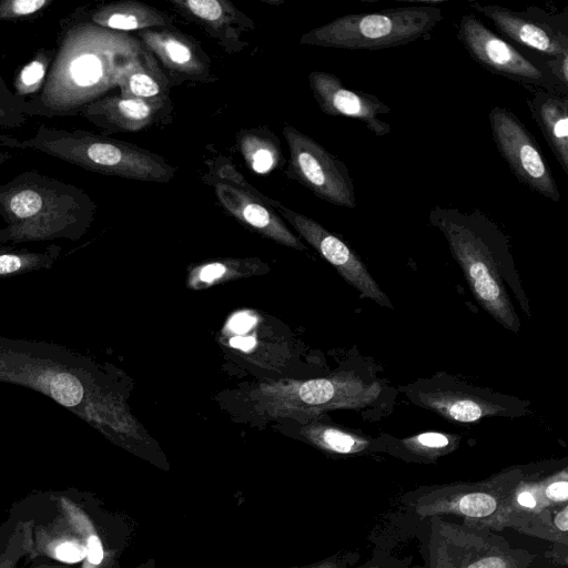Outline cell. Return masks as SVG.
Returning a JSON list of instances; mask_svg holds the SVG:
<instances>
[{
    "label": "cell",
    "mask_w": 568,
    "mask_h": 568,
    "mask_svg": "<svg viewBox=\"0 0 568 568\" xmlns=\"http://www.w3.org/2000/svg\"><path fill=\"white\" fill-rule=\"evenodd\" d=\"M0 383L50 397L122 446L142 439L141 425L102 367L68 347L0 336Z\"/></svg>",
    "instance_id": "cell-1"
},
{
    "label": "cell",
    "mask_w": 568,
    "mask_h": 568,
    "mask_svg": "<svg viewBox=\"0 0 568 568\" xmlns=\"http://www.w3.org/2000/svg\"><path fill=\"white\" fill-rule=\"evenodd\" d=\"M54 57L41 91L27 100L30 116L79 115L118 88L124 73L145 53L134 36L91 22L83 8L60 21Z\"/></svg>",
    "instance_id": "cell-2"
},
{
    "label": "cell",
    "mask_w": 568,
    "mask_h": 568,
    "mask_svg": "<svg viewBox=\"0 0 568 568\" xmlns=\"http://www.w3.org/2000/svg\"><path fill=\"white\" fill-rule=\"evenodd\" d=\"M95 213V202L81 187L28 170L0 185V244L78 241Z\"/></svg>",
    "instance_id": "cell-3"
},
{
    "label": "cell",
    "mask_w": 568,
    "mask_h": 568,
    "mask_svg": "<svg viewBox=\"0 0 568 568\" xmlns=\"http://www.w3.org/2000/svg\"><path fill=\"white\" fill-rule=\"evenodd\" d=\"M18 501L32 519L34 557L72 568H112L99 506L90 494L75 488L34 491Z\"/></svg>",
    "instance_id": "cell-4"
},
{
    "label": "cell",
    "mask_w": 568,
    "mask_h": 568,
    "mask_svg": "<svg viewBox=\"0 0 568 568\" xmlns=\"http://www.w3.org/2000/svg\"><path fill=\"white\" fill-rule=\"evenodd\" d=\"M429 223L445 236L480 306L504 327L518 332L519 322L503 284L499 257L507 255V239L483 212L434 206Z\"/></svg>",
    "instance_id": "cell-5"
},
{
    "label": "cell",
    "mask_w": 568,
    "mask_h": 568,
    "mask_svg": "<svg viewBox=\"0 0 568 568\" xmlns=\"http://www.w3.org/2000/svg\"><path fill=\"white\" fill-rule=\"evenodd\" d=\"M0 145L43 153L91 172L144 182L166 183L175 174V168L164 158L134 144L44 123L32 136L18 140L6 135Z\"/></svg>",
    "instance_id": "cell-6"
},
{
    "label": "cell",
    "mask_w": 568,
    "mask_h": 568,
    "mask_svg": "<svg viewBox=\"0 0 568 568\" xmlns=\"http://www.w3.org/2000/svg\"><path fill=\"white\" fill-rule=\"evenodd\" d=\"M382 387L352 373L306 381L263 382L250 392L253 410L270 419L311 418L326 410L361 408L375 402Z\"/></svg>",
    "instance_id": "cell-7"
},
{
    "label": "cell",
    "mask_w": 568,
    "mask_h": 568,
    "mask_svg": "<svg viewBox=\"0 0 568 568\" xmlns=\"http://www.w3.org/2000/svg\"><path fill=\"white\" fill-rule=\"evenodd\" d=\"M443 20L434 4L388 8L334 19L304 33L302 44L346 50H379L426 38Z\"/></svg>",
    "instance_id": "cell-8"
},
{
    "label": "cell",
    "mask_w": 568,
    "mask_h": 568,
    "mask_svg": "<svg viewBox=\"0 0 568 568\" xmlns=\"http://www.w3.org/2000/svg\"><path fill=\"white\" fill-rule=\"evenodd\" d=\"M457 39L468 54L487 71L517 82L529 90L568 95V87L552 77L544 60L531 59L490 30L475 14L460 18Z\"/></svg>",
    "instance_id": "cell-9"
},
{
    "label": "cell",
    "mask_w": 568,
    "mask_h": 568,
    "mask_svg": "<svg viewBox=\"0 0 568 568\" xmlns=\"http://www.w3.org/2000/svg\"><path fill=\"white\" fill-rule=\"evenodd\" d=\"M283 135L293 178L322 200L355 209V186L346 164L291 124H285Z\"/></svg>",
    "instance_id": "cell-10"
},
{
    "label": "cell",
    "mask_w": 568,
    "mask_h": 568,
    "mask_svg": "<svg viewBox=\"0 0 568 568\" xmlns=\"http://www.w3.org/2000/svg\"><path fill=\"white\" fill-rule=\"evenodd\" d=\"M495 145L516 179L539 195L558 203L560 192L536 139L509 109L496 105L488 113Z\"/></svg>",
    "instance_id": "cell-11"
},
{
    "label": "cell",
    "mask_w": 568,
    "mask_h": 568,
    "mask_svg": "<svg viewBox=\"0 0 568 568\" xmlns=\"http://www.w3.org/2000/svg\"><path fill=\"white\" fill-rule=\"evenodd\" d=\"M514 43L539 54L544 60L568 57V14L550 13L537 7L515 11L497 4L469 2Z\"/></svg>",
    "instance_id": "cell-12"
},
{
    "label": "cell",
    "mask_w": 568,
    "mask_h": 568,
    "mask_svg": "<svg viewBox=\"0 0 568 568\" xmlns=\"http://www.w3.org/2000/svg\"><path fill=\"white\" fill-rule=\"evenodd\" d=\"M214 182V190L222 206L241 223L256 233L288 247L305 250V245L290 231L280 215L273 210L274 202L258 193L235 171Z\"/></svg>",
    "instance_id": "cell-13"
},
{
    "label": "cell",
    "mask_w": 568,
    "mask_h": 568,
    "mask_svg": "<svg viewBox=\"0 0 568 568\" xmlns=\"http://www.w3.org/2000/svg\"><path fill=\"white\" fill-rule=\"evenodd\" d=\"M275 209L363 296L375 301L381 306L393 308L390 301L368 273L364 263L345 242L318 222L281 203Z\"/></svg>",
    "instance_id": "cell-14"
},
{
    "label": "cell",
    "mask_w": 568,
    "mask_h": 568,
    "mask_svg": "<svg viewBox=\"0 0 568 568\" xmlns=\"http://www.w3.org/2000/svg\"><path fill=\"white\" fill-rule=\"evenodd\" d=\"M308 83L320 109L327 115L345 116L363 122L377 136L390 132V125L381 115L390 113V108L376 95L351 90L339 78L326 71H312Z\"/></svg>",
    "instance_id": "cell-15"
},
{
    "label": "cell",
    "mask_w": 568,
    "mask_h": 568,
    "mask_svg": "<svg viewBox=\"0 0 568 568\" xmlns=\"http://www.w3.org/2000/svg\"><path fill=\"white\" fill-rule=\"evenodd\" d=\"M138 39L179 82L209 81L210 59L200 44L175 29L139 31Z\"/></svg>",
    "instance_id": "cell-16"
},
{
    "label": "cell",
    "mask_w": 568,
    "mask_h": 568,
    "mask_svg": "<svg viewBox=\"0 0 568 568\" xmlns=\"http://www.w3.org/2000/svg\"><path fill=\"white\" fill-rule=\"evenodd\" d=\"M172 104L162 99H132L105 95L87 105L79 115L108 133L138 132L169 115Z\"/></svg>",
    "instance_id": "cell-17"
},
{
    "label": "cell",
    "mask_w": 568,
    "mask_h": 568,
    "mask_svg": "<svg viewBox=\"0 0 568 568\" xmlns=\"http://www.w3.org/2000/svg\"><path fill=\"white\" fill-rule=\"evenodd\" d=\"M174 9L202 27L229 53L242 51L247 43L241 37L253 30L252 19L227 0H169Z\"/></svg>",
    "instance_id": "cell-18"
},
{
    "label": "cell",
    "mask_w": 568,
    "mask_h": 568,
    "mask_svg": "<svg viewBox=\"0 0 568 568\" xmlns=\"http://www.w3.org/2000/svg\"><path fill=\"white\" fill-rule=\"evenodd\" d=\"M527 106L562 171L568 174V95L530 90Z\"/></svg>",
    "instance_id": "cell-19"
},
{
    "label": "cell",
    "mask_w": 568,
    "mask_h": 568,
    "mask_svg": "<svg viewBox=\"0 0 568 568\" xmlns=\"http://www.w3.org/2000/svg\"><path fill=\"white\" fill-rule=\"evenodd\" d=\"M85 10L88 19L106 29L126 32L152 29H174L172 17L140 1L110 2Z\"/></svg>",
    "instance_id": "cell-20"
},
{
    "label": "cell",
    "mask_w": 568,
    "mask_h": 568,
    "mask_svg": "<svg viewBox=\"0 0 568 568\" xmlns=\"http://www.w3.org/2000/svg\"><path fill=\"white\" fill-rule=\"evenodd\" d=\"M419 405L448 420L473 423L485 416L505 413L500 404L466 392L434 389L418 393Z\"/></svg>",
    "instance_id": "cell-21"
},
{
    "label": "cell",
    "mask_w": 568,
    "mask_h": 568,
    "mask_svg": "<svg viewBox=\"0 0 568 568\" xmlns=\"http://www.w3.org/2000/svg\"><path fill=\"white\" fill-rule=\"evenodd\" d=\"M34 558L32 519L16 501L0 524V568H27Z\"/></svg>",
    "instance_id": "cell-22"
},
{
    "label": "cell",
    "mask_w": 568,
    "mask_h": 568,
    "mask_svg": "<svg viewBox=\"0 0 568 568\" xmlns=\"http://www.w3.org/2000/svg\"><path fill=\"white\" fill-rule=\"evenodd\" d=\"M170 80L155 57L146 49L119 82L120 95L132 99H162L169 97Z\"/></svg>",
    "instance_id": "cell-23"
},
{
    "label": "cell",
    "mask_w": 568,
    "mask_h": 568,
    "mask_svg": "<svg viewBox=\"0 0 568 568\" xmlns=\"http://www.w3.org/2000/svg\"><path fill=\"white\" fill-rule=\"evenodd\" d=\"M263 263L255 258H227L192 268L189 273V285L192 288H203L225 281L246 277L261 273Z\"/></svg>",
    "instance_id": "cell-24"
},
{
    "label": "cell",
    "mask_w": 568,
    "mask_h": 568,
    "mask_svg": "<svg viewBox=\"0 0 568 568\" xmlns=\"http://www.w3.org/2000/svg\"><path fill=\"white\" fill-rule=\"evenodd\" d=\"M300 434L314 446L336 454H354L368 446V440L358 434L317 422L301 427Z\"/></svg>",
    "instance_id": "cell-25"
},
{
    "label": "cell",
    "mask_w": 568,
    "mask_h": 568,
    "mask_svg": "<svg viewBox=\"0 0 568 568\" xmlns=\"http://www.w3.org/2000/svg\"><path fill=\"white\" fill-rule=\"evenodd\" d=\"M61 252L62 247L57 244H51L40 252L13 247L0 252V280L40 270H51Z\"/></svg>",
    "instance_id": "cell-26"
},
{
    "label": "cell",
    "mask_w": 568,
    "mask_h": 568,
    "mask_svg": "<svg viewBox=\"0 0 568 568\" xmlns=\"http://www.w3.org/2000/svg\"><path fill=\"white\" fill-rule=\"evenodd\" d=\"M237 142L246 164L256 173L270 172L282 160L281 149L268 133L245 130L239 134Z\"/></svg>",
    "instance_id": "cell-27"
},
{
    "label": "cell",
    "mask_w": 568,
    "mask_h": 568,
    "mask_svg": "<svg viewBox=\"0 0 568 568\" xmlns=\"http://www.w3.org/2000/svg\"><path fill=\"white\" fill-rule=\"evenodd\" d=\"M53 57L54 50L42 49L19 71L13 83L17 97L27 101L41 91Z\"/></svg>",
    "instance_id": "cell-28"
},
{
    "label": "cell",
    "mask_w": 568,
    "mask_h": 568,
    "mask_svg": "<svg viewBox=\"0 0 568 568\" xmlns=\"http://www.w3.org/2000/svg\"><path fill=\"white\" fill-rule=\"evenodd\" d=\"M26 103V100L9 89L0 74V141L9 135L4 131L21 128L27 123Z\"/></svg>",
    "instance_id": "cell-29"
},
{
    "label": "cell",
    "mask_w": 568,
    "mask_h": 568,
    "mask_svg": "<svg viewBox=\"0 0 568 568\" xmlns=\"http://www.w3.org/2000/svg\"><path fill=\"white\" fill-rule=\"evenodd\" d=\"M458 437L437 432H426L405 438L403 444L407 449L420 454L436 456L453 449Z\"/></svg>",
    "instance_id": "cell-30"
},
{
    "label": "cell",
    "mask_w": 568,
    "mask_h": 568,
    "mask_svg": "<svg viewBox=\"0 0 568 568\" xmlns=\"http://www.w3.org/2000/svg\"><path fill=\"white\" fill-rule=\"evenodd\" d=\"M454 508L469 517H487L497 509L495 497L483 490H473L463 494L454 504Z\"/></svg>",
    "instance_id": "cell-31"
},
{
    "label": "cell",
    "mask_w": 568,
    "mask_h": 568,
    "mask_svg": "<svg viewBox=\"0 0 568 568\" xmlns=\"http://www.w3.org/2000/svg\"><path fill=\"white\" fill-rule=\"evenodd\" d=\"M52 3V0H1L0 21L32 18Z\"/></svg>",
    "instance_id": "cell-32"
},
{
    "label": "cell",
    "mask_w": 568,
    "mask_h": 568,
    "mask_svg": "<svg viewBox=\"0 0 568 568\" xmlns=\"http://www.w3.org/2000/svg\"><path fill=\"white\" fill-rule=\"evenodd\" d=\"M567 490L566 479L554 480L545 487V497L552 503H565L568 496Z\"/></svg>",
    "instance_id": "cell-33"
},
{
    "label": "cell",
    "mask_w": 568,
    "mask_h": 568,
    "mask_svg": "<svg viewBox=\"0 0 568 568\" xmlns=\"http://www.w3.org/2000/svg\"><path fill=\"white\" fill-rule=\"evenodd\" d=\"M536 494L530 488H524L516 495V504L524 509L532 510L538 506Z\"/></svg>",
    "instance_id": "cell-34"
},
{
    "label": "cell",
    "mask_w": 568,
    "mask_h": 568,
    "mask_svg": "<svg viewBox=\"0 0 568 568\" xmlns=\"http://www.w3.org/2000/svg\"><path fill=\"white\" fill-rule=\"evenodd\" d=\"M27 568H72L71 566L44 558V557H36L32 562Z\"/></svg>",
    "instance_id": "cell-35"
},
{
    "label": "cell",
    "mask_w": 568,
    "mask_h": 568,
    "mask_svg": "<svg viewBox=\"0 0 568 568\" xmlns=\"http://www.w3.org/2000/svg\"><path fill=\"white\" fill-rule=\"evenodd\" d=\"M555 524L562 532L567 531V508L565 507L556 517Z\"/></svg>",
    "instance_id": "cell-36"
},
{
    "label": "cell",
    "mask_w": 568,
    "mask_h": 568,
    "mask_svg": "<svg viewBox=\"0 0 568 568\" xmlns=\"http://www.w3.org/2000/svg\"><path fill=\"white\" fill-rule=\"evenodd\" d=\"M251 320L246 316H241L234 320V328L236 331H243L246 326H250Z\"/></svg>",
    "instance_id": "cell-37"
},
{
    "label": "cell",
    "mask_w": 568,
    "mask_h": 568,
    "mask_svg": "<svg viewBox=\"0 0 568 568\" xmlns=\"http://www.w3.org/2000/svg\"><path fill=\"white\" fill-rule=\"evenodd\" d=\"M11 159V154L0 151V165Z\"/></svg>",
    "instance_id": "cell-38"
},
{
    "label": "cell",
    "mask_w": 568,
    "mask_h": 568,
    "mask_svg": "<svg viewBox=\"0 0 568 568\" xmlns=\"http://www.w3.org/2000/svg\"><path fill=\"white\" fill-rule=\"evenodd\" d=\"M12 247L13 246L0 244V252L7 251V250L12 248Z\"/></svg>",
    "instance_id": "cell-39"
},
{
    "label": "cell",
    "mask_w": 568,
    "mask_h": 568,
    "mask_svg": "<svg viewBox=\"0 0 568 568\" xmlns=\"http://www.w3.org/2000/svg\"><path fill=\"white\" fill-rule=\"evenodd\" d=\"M139 568H153L152 561H150L149 564H145L144 566L139 567Z\"/></svg>",
    "instance_id": "cell-40"
},
{
    "label": "cell",
    "mask_w": 568,
    "mask_h": 568,
    "mask_svg": "<svg viewBox=\"0 0 568 568\" xmlns=\"http://www.w3.org/2000/svg\"><path fill=\"white\" fill-rule=\"evenodd\" d=\"M316 568H332V567H328V566H322V567H316Z\"/></svg>",
    "instance_id": "cell-41"
}]
</instances>
